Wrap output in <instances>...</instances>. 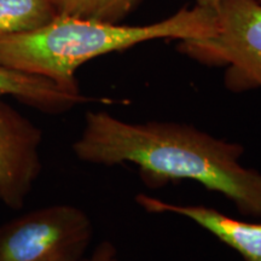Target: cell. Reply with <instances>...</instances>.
<instances>
[{"label": "cell", "mask_w": 261, "mask_h": 261, "mask_svg": "<svg viewBox=\"0 0 261 261\" xmlns=\"http://www.w3.org/2000/svg\"><path fill=\"white\" fill-rule=\"evenodd\" d=\"M42 130L0 99V200L21 210L42 169Z\"/></svg>", "instance_id": "obj_5"}, {"label": "cell", "mask_w": 261, "mask_h": 261, "mask_svg": "<svg viewBox=\"0 0 261 261\" xmlns=\"http://www.w3.org/2000/svg\"><path fill=\"white\" fill-rule=\"evenodd\" d=\"M92 238L86 212L47 205L0 225V261H81Z\"/></svg>", "instance_id": "obj_4"}, {"label": "cell", "mask_w": 261, "mask_h": 261, "mask_svg": "<svg viewBox=\"0 0 261 261\" xmlns=\"http://www.w3.org/2000/svg\"><path fill=\"white\" fill-rule=\"evenodd\" d=\"M217 29L213 4L184 8L148 25L57 16L33 32L0 38V64L50 77L70 91H80L75 73L81 65L112 52L145 41L185 40L210 37Z\"/></svg>", "instance_id": "obj_2"}, {"label": "cell", "mask_w": 261, "mask_h": 261, "mask_svg": "<svg viewBox=\"0 0 261 261\" xmlns=\"http://www.w3.org/2000/svg\"><path fill=\"white\" fill-rule=\"evenodd\" d=\"M12 96L37 110L62 114L89 102L80 91H70L42 75L0 64V97Z\"/></svg>", "instance_id": "obj_7"}, {"label": "cell", "mask_w": 261, "mask_h": 261, "mask_svg": "<svg viewBox=\"0 0 261 261\" xmlns=\"http://www.w3.org/2000/svg\"><path fill=\"white\" fill-rule=\"evenodd\" d=\"M257 2H260V3H261V0H257Z\"/></svg>", "instance_id": "obj_12"}, {"label": "cell", "mask_w": 261, "mask_h": 261, "mask_svg": "<svg viewBox=\"0 0 261 261\" xmlns=\"http://www.w3.org/2000/svg\"><path fill=\"white\" fill-rule=\"evenodd\" d=\"M217 29L210 37L185 39L178 50L211 67H226L224 84L231 92L261 89V3L220 0L212 3Z\"/></svg>", "instance_id": "obj_3"}, {"label": "cell", "mask_w": 261, "mask_h": 261, "mask_svg": "<svg viewBox=\"0 0 261 261\" xmlns=\"http://www.w3.org/2000/svg\"><path fill=\"white\" fill-rule=\"evenodd\" d=\"M136 201L149 213L187 218L237 252L244 261H261V223L234 219L207 205L175 204L145 194L137 195Z\"/></svg>", "instance_id": "obj_6"}, {"label": "cell", "mask_w": 261, "mask_h": 261, "mask_svg": "<svg viewBox=\"0 0 261 261\" xmlns=\"http://www.w3.org/2000/svg\"><path fill=\"white\" fill-rule=\"evenodd\" d=\"M142 0H54L58 16L120 23Z\"/></svg>", "instance_id": "obj_9"}, {"label": "cell", "mask_w": 261, "mask_h": 261, "mask_svg": "<svg viewBox=\"0 0 261 261\" xmlns=\"http://www.w3.org/2000/svg\"><path fill=\"white\" fill-rule=\"evenodd\" d=\"M71 149L86 163L135 165L151 189L187 179L197 181L232 202L243 217L261 219V173L240 162L244 146L189 123H133L103 110L87 112Z\"/></svg>", "instance_id": "obj_1"}, {"label": "cell", "mask_w": 261, "mask_h": 261, "mask_svg": "<svg viewBox=\"0 0 261 261\" xmlns=\"http://www.w3.org/2000/svg\"><path fill=\"white\" fill-rule=\"evenodd\" d=\"M217 2H220V0H197V3H200V4H210V3H217Z\"/></svg>", "instance_id": "obj_11"}, {"label": "cell", "mask_w": 261, "mask_h": 261, "mask_svg": "<svg viewBox=\"0 0 261 261\" xmlns=\"http://www.w3.org/2000/svg\"><path fill=\"white\" fill-rule=\"evenodd\" d=\"M81 261H120L116 247L110 241H103L94 248L90 256H85Z\"/></svg>", "instance_id": "obj_10"}, {"label": "cell", "mask_w": 261, "mask_h": 261, "mask_svg": "<svg viewBox=\"0 0 261 261\" xmlns=\"http://www.w3.org/2000/svg\"><path fill=\"white\" fill-rule=\"evenodd\" d=\"M57 16L54 0H0V38L33 32Z\"/></svg>", "instance_id": "obj_8"}]
</instances>
